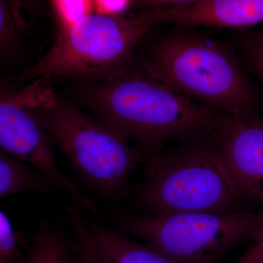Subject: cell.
Wrapping results in <instances>:
<instances>
[{
  "instance_id": "obj_10",
  "label": "cell",
  "mask_w": 263,
  "mask_h": 263,
  "mask_svg": "<svg viewBox=\"0 0 263 263\" xmlns=\"http://www.w3.org/2000/svg\"><path fill=\"white\" fill-rule=\"evenodd\" d=\"M88 230L98 263H176L155 247L100 221L89 224Z\"/></svg>"
},
{
  "instance_id": "obj_1",
  "label": "cell",
  "mask_w": 263,
  "mask_h": 263,
  "mask_svg": "<svg viewBox=\"0 0 263 263\" xmlns=\"http://www.w3.org/2000/svg\"><path fill=\"white\" fill-rule=\"evenodd\" d=\"M73 103L133 140L146 155L214 134L233 118L194 101L133 65L97 81L70 82Z\"/></svg>"
},
{
  "instance_id": "obj_13",
  "label": "cell",
  "mask_w": 263,
  "mask_h": 263,
  "mask_svg": "<svg viewBox=\"0 0 263 263\" xmlns=\"http://www.w3.org/2000/svg\"><path fill=\"white\" fill-rule=\"evenodd\" d=\"M17 2L0 1V56L7 63L15 58L23 42L27 29L21 16V6Z\"/></svg>"
},
{
  "instance_id": "obj_7",
  "label": "cell",
  "mask_w": 263,
  "mask_h": 263,
  "mask_svg": "<svg viewBox=\"0 0 263 263\" xmlns=\"http://www.w3.org/2000/svg\"><path fill=\"white\" fill-rule=\"evenodd\" d=\"M42 79L18 89L2 84L0 95V146L1 150L30 164L54 181L78 207L96 219L102 214L96 202L84 194L60 170L55 157L57 144L41 125L34 111L38 93L44 84Z\"/></svg>"
},
{
  "instance_id": "obj_3",
  "label": "cell",
  "mask_w": 263,
  "mask_h": 263,
  "mask_svg": "<svg viewBox=\"0 0 263 263\" xmlns=\"http://www.w3.org/2000/svg\"><path fill=\"white\" fill-rule=\"evenodd\" d=\"M136 62L186 98L235 119L256 117L257 96L234 55L192 27L162 34Z\"/></svg>"
},
{
  "instance_id": "obj_16",
  "label": "cell",
  "mask_w": 263,
  "mask_h": 263,
  "mask_svg": "<svg viewBox=\"0 0 263 263\" xmlns=\"http://www.w3.org/2000/svg\"><path fill=\"white\" fill-rule=\"evenodd\" d=\"M67 212L71 231L77 242L78 263H98L90 241L88 224L81 216L79 207L68 205Z\"/></svg>"
},
{
  "instance_id": "obj_11",
  "label": "cell",
  "mask_w": 263,
  "mask_h": 263,
  "mask_svg": "<svg viewBox=\"0 0 263 263\" xmlns=\"http://www.w3.org/2000/svg\"><path fill=\"white\" fill-rule=\"evenodd\" d=\"M25 251L24 263H78L75 237L54 221H40Z\"/></svg>"
},
{
  "instance_id": "obj_6",
  "label": "cell",
  "mask_w": 263,
  "mask_h": 263,
  "mask_svg": "<svg viewBox=\"0 0 263 263\" xmlns=\"http://www.w3.org/2000/svg\"><path fill=\"white\" fill-rule=\"evenodd\" d=\"M115 229L155 247L176 263H214L251 240L263 210L234 214H152L110 208Z\"/></svg>"
},
{
  "instance_id": "obj_12",
  "label": "cell",
  "mask_w": 263,
  "mask_h": 263,
  "mask_svg": "<svg viewBox=\"0 0 263 263\" xmlns=\"http://www.w3.org/2000/svg\"><path fill=\"white\" fill-rule=\"evenodd\" d=\"M61 190L54 181L30 164L0 151V198L14 194H50Z\"/></svg>"
},
{
  "instance_id": "obj_9",
  "label": "cell",
  "mask_w": 263,
  "mask_h": 263,
  "mask_svg": "<svg viewBox=\"0 0 263 263\" xmlns=\"http://www.w3.org/2000/svg\"><path fill=\"white\" fill-rule=\"evenodd\" d=\"M263 22V0L167 1L162 24L245 29Z\"/></svg>"
},
{
  "instance_id": "obj_4",
  "label": "cell",
  "mask_w": 263,
  "mask_h": 263,
  "mask_svg": "<svg viewBox=\"0 0 263 263\" xmlns=\"http://www.w3.org/2000/svg\"><path fill=\"white\" fill-rule=\"evenodd\" d=\"M34 111L83 183L110 208L131 195L130 177L146 153L103 119L43 85Z\"/></svg>"
},
{
  "instance_id": "obj_14",
  "label": "cell",
  "mask_w": 263,
  "mask_h": 263,
  "mask_svg": "<svg viewBox=\"0 0 263 263\" xmlns=\"http://www.w3.org/2000/svg\"><path fill=\"white\" fill-rule=\"evenodd\" d=\"M49 5L56 26L57 38L65 35L94 13L93 1L89 0H53Z\"/></svg>"
},
{
  "instance_id": "obj_17",
  "label": "cell",
  "mask_w": 263,
  "mask_h": 263,
  "mask_svg": "<svg viewBox=\"0 0 263 263\" xmlns=\"http://www.w3.org/2000/svg\"><path fill=\"white\" fill-rule=\"evenodd\" d=\"M241 48L249 64L263 80V32L243 37Z\"/></svg>"
},
{
  "instance_id": "obj_15",
  "label": "cell",
  "mask_w": 263,
  "mask_h": 263,
  "mask_svg": "<svg viewBox=\"0 0 263 263\" xmlns=\"http://www.w3.org/2000/svg\"><path fill=\"white\" fill-rule=\"evenodd\" d=\"M27 241L6 214L0 211V263H24L26 252L22 247H25Z\"/></svg>"
},
{
  "instance_id": "obj_8",
  "label": "cell",
  "mask_w": 263,
  "mask_h": 263,
  "mask_svg": "<svg viewBox=\"0 0 263 263\" xmlns=\"http://www.w3.org/2000/svg\"><path fill=\"white\" fill-rule=\"evenodd\" d=\"M214 137L245 198L263 206V121L233 118Z\"/></svg>"
},
{
  "instance_id": "obj_2",
  "label": "cell",
  "mask_w": 263,
  "mask_h": 263,
  "mask_svg": "<svg viewBox=\"0 0 263 263\" xmlns=\"http://www.w3.org/2000/svg\"><path fill=\"white\" fill-rule=\"evenodd\" d=\"M214 134L178 142L146 155L133 193L136 212L234 214L249 211Z\"/></svg>"
},
{
  "instance_id": "obj_5",
  "label": "cell",
  "mask_w": 263,
  "mask_h": 263,
  "mask_svg": "<svg viewBox=\"0 0 263 263\" xmlns=\"http://www.w3.org/2000/svg\"><path fill=\"white\" fill-rule=\"evenodd\" d=\"M165 1L122 17L92 13L54 44L22 81L67 79L72 83L105 79L136 62L138 45L151 28L162 24Z\"/></svg>"
},
{
  "instance_id": "obj_19",
  "label": "cell",
  "mask_w": 263,
  "mask_h": 263,
  "mask_svg": "<svg viewBox=\"0 0 263 263\" xmlns=\"http://www.w3.org/2000/svg\"><path fill=\"white\" fill-rule=\"evenodd\" d=\"M234 263H263V222L251 239L248 249Z\"/></svg>"
},
{
  "instance_id": "obj_18",
  "label": "cell",
  "mask_w": 263,
  "mask_h": 263,
  "mask_svg": "<svg viewBox=\"0 0 263 263\" xmlns=\"http://www.w3.org/2000/svg\"><path fill=\"white\" fill-rule=\"evenodd\" d=\"M137 6V2L129 0H95L94 13L108 17H122L132 13Z\"/></svg>"
}]
</instances>
